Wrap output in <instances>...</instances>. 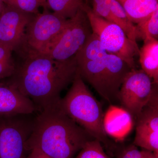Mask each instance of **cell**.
Wrapping results in <instances>:
<instances>
[{"label": "cell", "instance_id": "277c9868", "mask_svg": "<svg viewBox=\"0 0 158 158\" xmlns=\"http://www.w3.org/2000/svg\"><path fill=\"white\" fill-rule=\"evenodd\" d=\"M77 72L96 92L110 104L118 101L123 80L131 70L124 61L113 54L87 62L77 63Z\"/></svg>", "mask_w": 158, "mask_h": 158}, {"label": "cell", "instance_id": "e0dca14e", "mask_svg": "<svg viewBox=\"0 0 158 158\" xmlns=\"http://www.w3.org/2000/svg\"><path fill=\"white\" fill-rule=\"evenodd\" d=\"M108 53L98 37L92 33L81 48L75 56L77 63L92 61Z\"/></svg>", "mask_w": 158, "mask_h": 158}, {"label": "cell", "instance_id": "5bb4252c", "mask_svg": "<svg viewBox=\"0 0 158 158\" xmlns=\"http://www.w3.org/2000/svg\"><path fill=\"white\" fill-rule=\"evenodd\" d=\"M135 25L147 20L158 9V0H117Z\"/></svg>", "mask_w": 158, "mask_h": 158}, {"label": "cell", "instance_id": "5b68a950", "mask_svg": "<svg viewBox=\"0 0 158 158\" xmlns=\"http://www.w3.org/2000/svg\"><path fill=\"white\" fill-rule=\"evenodd\" d=\"M28 25L19 45L15 51L22 58L47 54L62 34L68 19L44 9Z\"/></svg>", "mask_w": 158, "mask_h": 158}, {"label": "cell", "instance_id": "30bf717a", "mask_svg": "<svg viewBox=\"0 0 158 158\" xmlns=\"http://www.w3.org/2000/svg\"><path fill=\"white\" fill-rule=\"evenodd\" d=\"M135 119L133 144L158 154V88Z\"/></svg>", "mask_w": 158, "mask_h": 158}, {"label": "cell", "instance_id": "9a60e30c", "mask_svg": "<svg viewBox=\"0 0 158 158\" xmlns=\"http://www.w3.org/2000/svg\"><path fill=\"white\" fill-rule=\"evenodd\" d=\"M139 61L141 68L152 79L153 83L158 84V41L152 39L144 42L139 50Z\"/></svg>", "mask_w": 158, "mask_h": 158}, {"label": "cell", "instance_id": "9c48e42d", "mask_svg": "<svg viewBox=\"0 0 158 158\" xmlns=\"http://www.w3.org/2000/svg\"><path fill=\"white\" fill-rule=\"evenodd\" d=\"M157 84L141 69H131L125 77L118 94V101L135 119L147 104Z\"/></svg>", "mask_w": 158, "mask_h": 158}, {"label": "cell", "instance_id": "3957f363", "mask_svg": "<svg viewBox=\"0 0 158 158\" xmlns=\"http://www.w3.org/2000/svg\"><path fill=\"white\" fill-rule=\"evenodd\" d=\"M72 85L59 106L62 111L94 138L107 147L111 145L104 130V113L100 102L77 71Z\"/></svg>", "mask_w": 158, "mask_h": 158}, {"label": "cell", "instance_id": "cb8c5ba5", "mask_svg": "<svg viewBox=\"0 0 158 158\" xmlns=\"http://www.w3.org/2000/svg\"><path fill=\"white\" fill-rule=\"evenodd\" d=\"M146 158H158V154H156L152 152L148 151Z\"/></svg>", "mask_w": 158, "mask_h": 158}, {"label": "cell", "instance_id": "7402d4cb", "mask_svg": "<svg viewBox=\"0 0 158 158\" xmlns=\"http://www.w3.org/2000/svg\"><path fill=\"white\" fill-rule=\"evenodd\" d=\"M148 150L140 151L134 144L127 146L122 150L117 158H146Z\"/></svg>", "mask_w": 158, "mask_h": 158}, {"label": "cell", "instance_id": "2e32d148", "mask_svg": "<svg viewBox=\"0 0 158 158\" xmlns=\"http://www.w3.org/2000/svg\"><path fill=\"white\" fill-rule=\"evenodd\" d=\"M47 5L55 14L69 19L74 17L80 10H84L87 4L84 0H47Z\"/></svg>", "mask_w": 158, "mask_h": 158}, {"label": "cell", "instance_id": "484cf974", "mask_svg": "<svg viewBox=\"0 0 158 158\" xmlns=\"http://www.w3.org/2000/svg\"><path fill=\"white\" fill-rule=\"evenodd\" d=\"M6 6H4V3L0 2V15L2 13Z\"/></svg>", "mask_w": 158, "mask_h": 158}, {"label": "cell", "instance_id": "ffe728a7", "mask_svg": "<svg viewBox=\"0 0 158 158\" xmlns=\"http://www.w3.org/2000/svg\"><path fill=\"white\" fill-rule=\"evenodd\" d=\"M75 158H111L105 152L101 143L97 139L88 141Z\"/></svg>", "mask_w": 158, "mask_h": 158}, {"label": "cell", "instance_id": "7c38bea8", "mask_svg": "<svg viewBox=\"0 0 158 158\" xmlns=\"http://www.w3.org/2000/svg\"><path fill=\"white\" fill-rule=\"evenodd\" d=\"M34 103L6 82L0 81V115L37 113Z\"/></svg>", "mask_w": 158, "mask_h": 158}, {"label": "cell", "instance_id": "4fadbf2b", "mask_svg": "<svg viewBox=\"0 0 158 158\" xmlns=\"http://www.w3.org/2000/svg\"><path fill=\"white\" fill-rule=\"evenodd\" d=\"M134 120L133 116L124 108L111 104L104 113V130L107 135L121 141L131 131Z\"/></svg>", "mask_w": 158, "mask_h": 158}, {"label": "cell", "instance_id": "d4e9b609", "mask_svg": "<svg viewBox=\"0 0 158 158\" xmlns=\"http://www.w3.org/2000/svg\"><path fill=\"white\" fill-rule=\"evenodd\" d=\"M40 2L42 3L44 9H47L48 8L47 5V0H40Z\"/></svg>", "mask_w": 158, "mask_h": 158}, {"label": "cell", "instance_id": "52a82bcc", "mask_svg": "<svg viewBox=\"0 0 158 158\" xmlns=\"http://www.w3.org/2000/svg\"><path fill=\"white\" fill-rule=\"evenodd\" d=\"M34 114L0 115V158H26Z\"/></svg>", "mask_w": 158, "mask_h": 158}, {"label": "cell", "instance_id": "603a6c76", "mask_svg": "<svg viewBox=\"0 0 158 158\" xmlns=\"http://www.w3.org/2000/svg\"><path fill=\"white\" fill-rule=\"evenodd\" d=\"M26 158H52L37 149L31 150Z\"/></svg>", "mask_w": 158, "mask_h": 158}, {"label": "cell", "instance_id": "44dd1931", "mask_svg": "<svg viewBox=\"0 0 158 158\" xmlns=\"http://www.w3.org/2000/svg\"><path fill=\"white\" fill-rule=\"evenodd\" d=\"M7 6L33 15L38 14V9L43 5L40 0H4Z\"/></svg>", "mask_w": 158, "mask_h": 158}, {"label": "cell", "instance_id": "ac0fdd59", "mask_svg": "<svg viewBox=\"0 0 158 158\" xmlns=\"http://www.w3.org/2000/svg\"><path fill=\"white\" fill-rule=\"evenodd\" d=\"M138 37L144 42L152 39H158V9L147 20L136 25Z\"/></svg>", "mask_w": 158, "mask_h": 158}, {"label": "cell", "instance_id": "8fae6325", "mask_svg": "<svg viewBox=\"0 0 158 158\" xmlns=\"http://www.w3.org/2000/svg\"><path fill=\"white\" fill-rule=\"evenodd\" d=\"M34 16L33 14L6 6L0 15V43L15 50Z\"/></svg>", "mask_w": 158, "mask_h": 158}, {"label": "cell", "instance_id": "7a4b0ae2", "mask_svg": "<svg viewBox=\"0 0 158 158\" xmlns=\"http://www.w3.org/2000/svg\"><path fill=\"white\" fill-rule=\"evenodd\" d=\"M26 143L52 158H73L88 141L95 139L73 121L58 104L37 112Z\"/></svg>", "mask_w": 158, "mask_h": 158}, {"label": "cell", "instance_id": "6da1fadb", "mask_svg": "<svg viewBox=\"0 0 158 158\" xmlns=\"http://www.w3.org/2000/svg\"><path fill=\"white\" fill-rule=\"evenodd\" d=\"M22 58L6 82L31 100L37 112L59 104L60 94L76 74L75 56L64 61L46 54Z\"/></svg>", "mask_w": 158, "mask_h": 158}, {"label": "cell", "instance_id": "ba28073f", "mask_svg": "<svg viewBox=\"0 0 158 158\" xmlns=\"http://www.w3.org/2000/svg\"><path fill=\"white\" fill-rule=\"evenodd\" d=\"M92 33L84 10L68 19L65 28L56 42L46 54L53 59L64 61L74 57Z\"/></svg>", "mask_w": 158, "mask_h": 158}, {"label": "cell", "instance_id": "d6986e66", "mask_svg": "<svg viewBox=\"0 0 158 158\" xmlns=\"http://www.w3.org/2000/svg\"><path fill=\"white\" fill-rule=\"evenodd\" d=\"M13 51L11 48L0 43V81L14 73L16 63L12 58Z\"/></svg>", "mask_w": 158, "mask_h": 158}, {"label": "cell", "instance_id": "8992f818", "mask_svg": "<svg viewBox=\"0 0 158 158\" xmlns=\"http://www.w3.org/2000/svg\"><path fill=\"white\" fill-rule=\"evenodd\" d=\"M84 11L90 23L92 33L98 37L108 53L116 55L132 69H135V57L139 54L138 44L130 40L124 31L116 24L97 15L88 5Z\"/></svg>", "mask_w": 158, "mask_h": 158}]
</instances>
